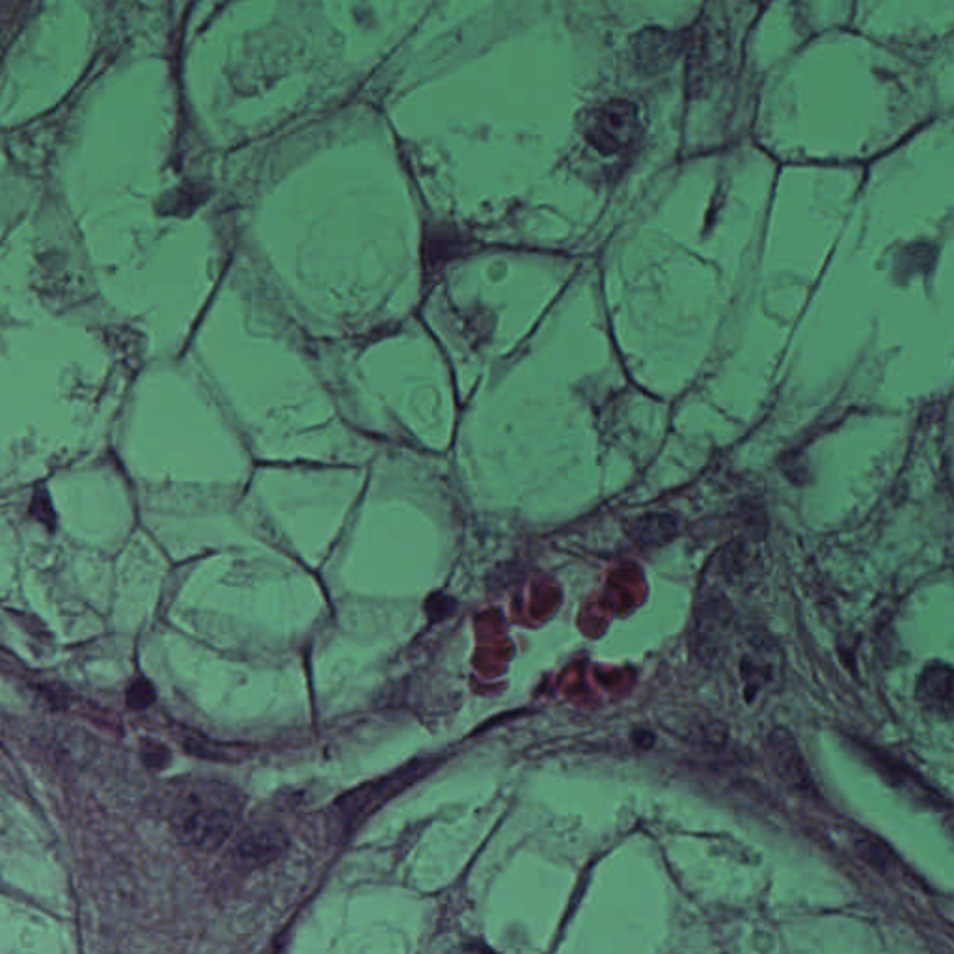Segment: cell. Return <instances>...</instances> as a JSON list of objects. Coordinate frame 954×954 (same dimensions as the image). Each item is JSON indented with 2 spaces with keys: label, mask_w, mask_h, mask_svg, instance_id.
<instances>
[{
  "label": "cell",
  "mask_w": 954,
  "mask_h": 954,
  "mask_svg": "<svg viewBox=\"0 0 954 954\" xmlns=\"http://www.w3.org/2000/svg\"><path fill=\"white\" fill-rule=\"evenodd\" d=\"M242 798L230 785L196 781L177 792L170 807V826L183 844L217 850L241 819Z\"/></svg>",
  "instance_id": "obj_1"
},
{
  "label": "cell",
  "mask_w": 954,
  "mask_h": 954,
  "mask_svg": "<svg viewBox=\"0 0 954 954\" xmlns=\"http://www.w3.org/2000/svg\"><path fill=\"white\" fill-rule=\"evenodd\" d=\"M585 133L601 154L625 152L640 135L637 106L625 100L608 101L593 113Z\"/></svg>",
  "instance_id": "obj_2"
},
{
  "label": "cell",
  "mask_w": 954,
  "mask_h": 954,
  "mask_svg": "<svg viewBox=\"0 0 954 954\" xmlns=\"http://www.w3.org/2000/svg\"><path fill=\"white\" fill-rule=\"evenodd\" d=\"M766 757L774 772L790 790L801 796H817L813 778L789 729L776 727L766 737Z\"/></svg>",
  "instance_id": "obj_3"
},
{
  "label": "cell",
  "mask_w": 954,
  "mask_h": 954,
  "mask_svg": "<svg viewBox=\"0 0 954 954\" xmlns=\"http://www.w3.org/2000/svg\"><path fill=\"white\" fill-rule=\"evenodd\" d=\"M289 837L272 822L248 826L234 847V856L239 865L260 867L271 863L286 852Z\"/></svg>",
  "instance_id": "obj_4"
},
{
  "label": "cell",
  "mask_w": 954,
  "mask_h": 954,
  "mask_svg": "<svg viewBox=\"0 0 954 954\" xmlns=\"http://www.w3.org/2000/svg\"><path fill=\"white\" fill-rule=\"evenodd\" d=\"M917 702L926 713L940 714L942 718H951L953 713V670L943 662H931L923 667L917 688Z\"/></svg>",
  "instance_id": "obj_5"
},
{
  "label": "cell",
  "mask_w": 954,
  "mask_h": 954,
  "mask_svg": "<svg viewBox=\"0 0 954 954\" xmlns=\"http://www.w3.org/2000/svg\"><path fill=\"white\" fill-rule=\"evenodd\" d=\"M419 774H422V770L411 768L408 772L400 774L395 778L383 779L377 787H367V789L356 790L353 795L345 796L336 806L338 819L345 826L353 825L362 815H367L372 811L373 807H375L373 803H377L379 800H386L390 796L395 795L397 789L405 787V784L413 781L414 778H418Z\"/></svg>",
  "instance_id": "obj_6"
},
{
  "label": "cell",
  "mask_w": 954,
  "mask_h": 954,
  "mask_svg": "<svg viewBox=\"0 0 954 954\" xmlns=\"http://www.w3.org/2000/svg\"><path fill=\"white\" fill-rule=\"evenodd\" d=\"M733 629V610L729 604L713 601L699 610V645L705 659H718L719 651Z\"/></svg>",
  "instance_id": "obj_7"
},
{
  "label": "cell",
  "mask_w": 954,
  "mask_h": 954,
  "mask_svg": "<svg viewBox=\"0 0 954 954\" xmlns=\"http://www.w3.org/2000/svg\"><path fill=\"white\" fill-rule=\"evenodd\" d=\"M863 757L869 760V765L880 772V776L893 785L896 789H906L913 796L920 795L926 798V795L934 796L931 789H926V785L921 781L917 776H913L912 770H908L906 766L902 765L901 760L891 757L882 749H872L865 744H861Z\"/></svg>",
  "instance_id": "obj_8"
},
{
  "label": "cell",
  "mask_w": 954,
  "mask_h": 954,
  "mask_svg": "<svg viewBox=\"0 0 954 954\" xmlns=\"http://www.w3.org/2000/svg\"><path fill=\"white\" fill-rule=\"evenodd\" d=\"M776 649L766 647V645H757L754 654H749L748 659H744L743 673L744 678L748 681L749 686H759V684L770 683L776 678Z\"/></svg>",
  "instance_id": "obj_9"
},
{
  "label": "cell",
  "mask_w": 954,
  "mask_h": 954,
  "mask_svg": "<svg viewBox=\"0 0 954 954\" xmlns=\"http://www.w3.org/2000/svg\"><path fill=\"white\" fill-rule=\"evenodd\" d=\"M637 533H640V541L645 545H662L672 539L675 533V522L666 515L647 517L637 525Z\"/></svg>",
  "instance_id": "obj_10"
},
{
  "label": "cell",
  "mask_w": 954,
  "mask_h": 954,
  "mask_svg": "<svg viewBox=\"0 0 954 954\" xmlns=\"http://www.w3.org/2000/svg\"><path fill=\"white\" fill-rule=\"evenodd\" d=\"M856 849L872 867H878L880 871H885V867H890L891 860H893L890 850L884 849L882 842L872 841L869 837H863L861 841L856 842Z\"/></svg>",
  "instance_id": "obj_11"
},
{
  "label": "cell",
  "mask_w": 954,
  "mask_h": 954,
  "mask_svg": "<svg viewBox=\"0 0 954 954\" xmlns=\"http://www.w3.org/2000/svg\"><path fill=\"white\" fill-rule=\"evenodd\" d=\"M155 692L154 686L148 683V681H136V683L131 684V688L127 689V705L131 708H146L154 703Z\"/></svg>",
  "instance_id": "obj_12"
}]
</instances>
